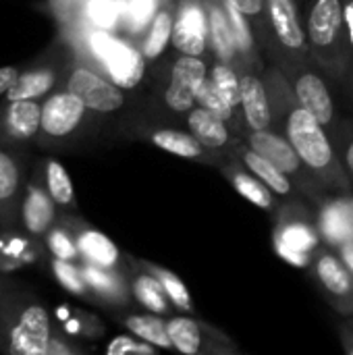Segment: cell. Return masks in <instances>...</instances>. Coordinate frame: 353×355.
<instances>
[{
    "instance_id": "cell-20",
    "label": "cell",
    "mask_w": 353,
    "mask_h": 355,
    "mask_svg": "<svg viewBox=\"0 0 353 355\" xmlns=\"http://www.w3.org/2000/svg\"><path fill=\"white\" fill-rule=\"evenodd\" d=\"M320 227L325 237L335 243L353 239V204L335 202L329 208H325L320 216Z\"/></svg>"
},
{
    "instance_id": "cell-38",
    "label": "cell",
    "mask_w": 353,
    "mask_h": 355,
    "mask_svg": "<svg viewBox=\"0 0 353 355\" xmlns=\"http://www.w3.org/2000/svg\"><path fill=\"white\" fill-rule=\"evenodd\" d=\"M225 8H227V15H229V21H231V27H233V35H235V44H237V50L243 52V54H252L254 50V40H252V31L246 23V15L241 10H237L229 0H225Z\"/></svg>"
},
{
    "instance_id": "cell-29",
    "label": "cell",
    "mask_w": 353,
    "mask_h": 355,
    "mask_svg": "<svg viewBox=\"0 0 353 355\" xmlns=\"http://www.w3.org/2000/svg\"><path fill=\"white\" fill-rule=\"evenodd\" d=\"M173 15L169 10H160L154 15L152 19V27L148 31V37L144 42V56L150 60H156L164 48L169 46V42H173Z\"/></svg>"
},
{
    "instance_id": "cell-28",
    "label": "cell",
    "mask_w": 353,
    "mask_h": 355,
    "mask_svg": "<svg viewBox=\"0 0 353 355\" xmlns=\"http://www.w3.org/2000/svg\"><path fill=\"white\" fill-rule=\"evenodd\" d=\"M210 37L214 42L216 54L227 62L235 56L237 52V44H235V35H233V27L227 15V8H218L212 6L210 8Z\"/></svg>"
},
{
    "instance_id": "cell-9",
    "label": "cell",
    "mask_w": 353,
    "mask_h": 355,
    "mask_svg": "<svg viewBox=\"0 0 353 355\" xmlns=\"http://www.w3.org/2000/svg\"><path fill=\"white\" fill-rule=\"evenodd\" d=\"M208 69L202 58L183 54L171 71V83L166 87V106L175 112H189L196 104V87L206 79Z\"/></svg>"
},
{
    "instance_id": "cell-12",
    "label": "cell",
    "mask_w": 353,
    "mask_h": 355,
    "mask_svg": "<svg viewBox=\"0 0 353 355\" xmlns=\"http://www.w3.org/2000/svg\"><path fill=\"white\" fill-rule=\"evenodd\" d=\"M58 73H60V69L56 62H50V60L35 62V64H31L19 73L17 81L12 83V87L6 92V96L2 100H40V98H46L56 87V83L60 79Z\"/></svg>"
},
{
    "instance_id": "cell-43",
    "label": "cell",
    "mask_w": 353,
    "mask_h": 355,
    "mask_svg": "<svg viewBox=\"0 0 353 355\" xmlns=\"http://www.w3.org/2000/svg\"><path fill=\"white\" fill-rule=\"evenodd\" d=\"M237 10H241L246 17H252V15H258L264 6V0H229Z\"/></svg>"
},
{
    "instance_id": "cell-1",
    "label": "cell",
    "mask_w": 353,
    "mask_h": 355,
    "mask_svg": "<svg viewBox=\"0 0 353 355\" xmlns=\"http://www.w3.org/2000/svg\"><path fill=\"white\" fill-rule=\"evenodd\" d=\"M52 320L29 287L0 272V352L48 355Z\"/></svg>"
},
{
    "instance_id": "cell-44",
    "label": "cell",
    "mask_w": 353,
    "mask_h": 355,
    "mask_svg": "<svg viewBox=\"0 0 353 355\" xmlns=\"http://www.w3.org/2000/svg\"><path fill=\"white\" fill-rule=\"evenodd\" d=\"M341 258H343V264L350 268V272L353 275V239L341 243Z\"/></svg>"
},
{
    "instance_id": "cell-26",
    "label": "cell",
    "mask_w": 353,
    "mask_h": 355,
    "mask_svg": "<svg viewBox=\"0 0 353 355\" xmlns=\"http://www.w3.org/2000/svg\"><path fill=\"white\" fill-rule=\"evenodd\" d=\"M152 144L164 152H171L181 158H198L202 154V144L196 139L193 133H183L175 129H160L152 133Z\"/></svg>"
},
{
    "instance_id": "cell-3",
    "label": "cell",
    "mask_w": 353,
    "mask_h": 355,
    "mask_svg": "<svg viewBox=\"0 0 353 355\" xmlns=\"http://www.w3.org/2000/svg\"><path fill=\"white\" fill-rule=\"evenodd\" d=\"M320 125L306 108L291 110L287 119V137L300 154L302 162L312 171H329L333 166V148Z\"/></svg>"
},
{
    "instance_id": "cell-31",
    "label": "cell",
    "mask_w": 353,
    "mask_h": 355,
    "mask_svg": "<svg viewBox=\"0 0 353 355\" xmlns=\"http://www.w3.org/2000/svg\"><path fill=\"white\" fill-rule=\"evenodd\" d=\"M83 17L100 29H112L123 17V2L119 0H85Z\"/></svg>"
},
{
    "instance_id": "cell-42",
    "label": "cell",
    "mask_w": 353,
    "mask_h": 355,
    "mask_svg": "<svg viewBox=\"0 0 353 355\" xmlns=\"http://www.w3.org/2000/svg\"><path fill=\"white\" fill-rule=\"evenodd\" d=\"M21 69L19 67H0V100L6 96V92L12 87V83L17 81Z\"/></svg>"
},
{
    "instance_id": "cell-36",
    "label": "cell",
    "mask_w": 353,
    "mask_h": 355,
    "mask_svg": "<svg viewBox=\"0 0 353 355\" xmlns=\"http://www.w3.org/2000/svg\"><path fill=\"white\" fill-rule=\"evenodd\" d=\"M196 102L208 110H212L214 114H218L221 119L229 121L233 119V106L225 100V96L216 89V85L212 83V79H202L200 85L196 87Z\"/></svg>"
},
{
    "instance_id": "cell-27",
    "label": "cell",
    "mask_w": 353,
    "mask_h": 355,
    "mask_svg": "<svg viewBox=\"0 0 353 355\" xmlns=\"http://www.w3.org/2000/svg\"><path fill=\"white\" fill-rule=\"evenodd\" d=\"M133 295L135 300L154 314H166L169 312V295L158 281L156 275H139L133 281Z\"/></svg>"
},
{
    "instance_id": "cell-7",
    "label": "cell",
    "mask_w": 353,
    "mask_h": 355,
    "mask_svg": "<svg viewBox=\"0 0 353 355\" xmlns=\"http://www.w3.org/2000/svg\"><path fill=\"white\" fill-rule=\"evenodd\" d=\"M54 225H56V202L48 193L44 181V168L33 171L21 202V229L25 231V235L37 239V237H46V233Z\"/></svg>"
},
{
    "instance_id": "cell-35",
    "label": "cell",
    "mask_w": 353,
    "mask_h": 355,
    "mask_svg": "<svg viewBox=\"0 0 353 355\" xmlns=\"http://www.w3.org/2000/svg\"><path fill=\"white\" fill-rule=\"evenodd\" d=\"M212 83L216 85V89L225 96V100L237 108L241 106V79H237V75L233 73V69L225 62H218L212 67L210 71Z\"/></svg>"
},
{
    "instance_id": "cell-45",
    "label": "cell",
    "mask_w": 353,
    "mask_h": 355,
    "mask_svg": "<svg viewBox=\"0 0 353 355\" xmlns=\"http://www.w3.org/2000/svg\"><path fill=\"white\" fill-rule=\"evenodd\" d=\"M343 15H345V29H347V35H350V42L353 46V0L343 4Z\"/></svg>"
},
{
    "instance_id": "cell-41",
    "label": "cell",
    "mask_w": 353,
    "mask_h": 355,
    "mask_svg": "<svg viewBox=\"0 0 353 355\" xmlns=\"http://www.w3.org/2000/svg\"><path fill=\"white\" fill-rule=\"evenodd\" d=\"M83 4L85 0H50L52 10L62 25H73L83 15Z\"/></svg>"
},
{
    "instance_id": "cell-24",
    "label": "cell",
    "mask_w": 353,
    "mask_h": 355,
    "mask_svg": "<svg viewBox=\"0 0 353 355\" xmlns=\"http://www.w3.org/2000/svg\"><path fill=\"white\" fill-rule=\"evenodd\" d=\"M44 181L48 187V193L56 202L58 208H73L75 206V189L73 181L67 173V168L58 160H46L44 164Z\"/></svg>"
},
{
    "instance_id": "cell-2",
    "label": "cell",
    "mask_w": 353,
    "mask_h": 355,
    "mask_svg": "<svg viewBox=\"0 0 353 355\" xmlns=\"http://www.w3.org/2000/svg\"><path fill=\"white\" fill-rule=\"evenodd\" d=\"M87 48L106 69L108 79H112L119 87L135 89L141 83L146 75V56L131 44L114 37L108 29L94 27L87 31Z\"/></svg>"
},
{
    "instance_id": "cell-4",
    "label": "cell",
    "mask_w": 353,
    "mask_h": 355,
    "mask_svg": "<svg viewBox=\"0 0 353 355\" xmlns=\"http://www.w3.org/2000/svg\"><path fill=\"white\" fill-rule=\"evenodd\" d=\"M27 187L25 158L0 144V233L21 229V202Z\"/></svg>"
},
{
    "instance_id": "cell-33",
    "label": "cell",
    "mask_w": 353,
    "mask_h": 355,
    "mask_svg": "<svg viewBox=\"0 0 353 355\" xmlns=\"http://www.w3.org/2000/svg\"><path fill=\"white\" fill-rule=\"evenodd\" d=\"M44 239H46V248H48V252L52 254V258L69 260V262H75V260L81 258L77 239H75V235H73L67 227L54 225V227L46 233Z\"/></svg>"
},
{
    "instance_id": "cell-17",
    "label": "cell",
    "mask_w": 353,
    "mask_h": 355,
    "mask_svg": "<svg viewBox=\"0 0 353 355\" xmlns=\"http://www.w3.org/2000/svg\"><path fill=\"white\" fill-rule=\"evenodd\" d=\"M268 15L281 44L289 50L306 48V33L298 21V12L285 0H268Z\"/></svg>"
},
{
    "instance_id": "cell-47",
    "label": "cell",
    "mask_w": 353,
    "mask_h": 355,
    "mask_svg": "<svg viewBox=\"0 0 353 355\" xmlns=\"http://www.w3.org/2000/svg\"><path fill=\"white\" fill-rule=\"evenodd\" d=\"M285 2H287L289 6H293V0H285ZM293 8H295V6H293Z\"/></svg>"
},
{
    "instance_id": "cell-25",
    "label": "cell",
    "mask_w": 353,
    "mask_h": 355,
    "mask_svg": "<svg viewBox=\"0 0 353 355\" xmlns=\"http://www.w3.org/2000/svg\"><path fill=\"white\" fill-rule=\"evenodd\" d=\"M169 329V337L173 341V349H177L179 354L196 355L202 349V331L200 324L191 318L179 316V318H171L166 322Z\"/></svg>"
},
{
    "instance_id": "cell-39",
    "label": "cell",
    "mask_w": 353,
    "mask_h": 355,
    "mask_svg": "<svg viewBox=\"0 0 353 355\" xmlns=\"http://www.w3.org/2000/svg\"><path fill=\"white\" fill-rule=\"evenodd\" d=\"M156 0H129L123 6V15L127 17L131 29H141L154 15Z\"/></svg>"
},
{
    "instance_id": "cell-18",
    "label": "cell",
    "mask_w": 353,
    "mask_h": 355,
    "mask_svg": "<svg viewBox=\"0 0 353 355\" xmlns=\"http://www.w3.org/2000/svg\"><path fill=\"white\" fill-rule=\"evenodd\" d=\"M187 125H189V131L196 135V139L204 148L214 150V148H223L229 141V129H227L225 119H221L218 114H214L212 110L204 106L189 110Z\"/></svg>"
},
{
    "instance_id": "cell-10",
    "label": "cell",
    "mask_w": 353,
    "mask_h": 355,
    "mask_svg": "<svg viewBox=\"0 0 353 355\" xmlns=\"http://www.w3.org/2000/svg\"><path fill=\"white\" fill-rule=\"evenodd\" d=\"M210 31V21H206L204 8L187 2L179 8V15L173 23V44L179 52L200 56L206 50Z\"/></svg>"
},
{
    "instance_id": "cell-16",
    "label": "cell",
    "mask_w": 353,
    "mask_h": 355,
    "mask_svg": "<svg viewBox=\"0 0 353 355\" xmlns=\"http://www.w3.org/2000/svg\"><path fill=\"white\" fill-rule=\"evenodd\" d=\"M241 110L246 114L248 125L258 129H268L270 125V106L266 98V89L262 81L254 75L241 77Z\"/></svg>"
},
{
    "instance_id": "cell-48",
    "label": "cell",
    "mask_w": 353,
    "mask_h": 355,
    "mask_svg": "<svg viewBox=\"0 0 353 355\" xmlns=\"http://www.w3.org/2000/svg\"><path fill=\"white\" fill-rule=\"evenodd\" d=\"M350 352H352V355H353V347H352V349H350Z\"/></svg>"
},
{
    "instance_id": "cell-32",
    "label": "cell",
    "mask_w": 353,
    "mask_h": 355,
    "mask_svg": "<svg viewBox=\"0 0 353 355\" xmlns=\"http://www.w3.org/2000/svg\"><path fill=\"white\" fill-rule=\"evenodd\" d=\"M83 270V277H85V283L89 287V291L102 295V297H119L123 293V285L121 281L114 277L112 268H102V266H96V264H89L85 262L81 266Z\"/></svg>"
},
{
    "instance_id": "cell-14",
    "label": "cell",
    "mask_w": 353,
    "mask_h": 355,
    "mask_svg": "<svg viewBox=\"0 0 353 355\" xmlns=\"http://www.w3.org/2000/svg\"><path fill=\"white\" fill-rule=\"evenodd\" d=\"M295 96L302 108H306L320 125H329L333 121V98L329 87L316 73H304L295 81Z\"/></svg>"
},
{
    "instance_id": "cell-21",
    "label": "cell",
    "mask_w": 353,
    "mask_h": 355,
    "mask_svg": "<svg viewBox=\"0 0 353 355\" xmlns=\"http://www.w3.org/2000/svg\"><path fill=\"white\" fill-rule=\"evenodd\" d=\"M243 164L248 166V171L252 175H256L260 181H264L275 193H281V196H287L291 193V181H289V175L283 173L279 166H275L268 158H264L262 154H258L256 150H248L243 152Z\"/></svg>"
},
{
    "instance_id": "cell-30",
    "label": "cell",
    "mask_w": 353,
    "mask_h": 355,
    "mask_svg": "<svg viewBox=\"0 0 353 355\" xmlns=\"http://www.w3.org/2000/svg\"><path fill=\"white\" fill-rule=\"evenodd\" d=\"M233 185L235 189L246 198L250 200L254 206L262 208V210H270L275 206V200H273V189L260 181L256 175H246V173H235L233 175Z\"/></svg>"
},
{
    "instance_id": "cell-23",
    "label": "cell",
    "mask_w": 353,
    "mask_h": 355,
    "mask_svg": "<svg viewBox=\"0 0 353 355\" xmlns=\"http://www.w3.org/2000/svg\"><path fill=\"white\" fill-rule=\"evenodd\" d=\"M125 327L139 339L146 341L158 349H173V341L169 337V329L166 322L158 316L152 314H144V316H129L125 320Z\"/></svg>"
},
{
    "instance_id": "cell-11",
    "label": "cell",
    "mask_w": 353,
    "mask_h": 355,
    "mask_svg": "<svg viewBox=\"0 0 353 355\" xmlns=\"http://www.w3.org/2000/svg\"><path fill=\"white\" fill-rule=\"evenodd\" d=\"M345 27L343 2L341 0H316L310 19H308V35L314 48L331 50L337 46L341 37V29Z\"/></svg>"
},
{
    "instance_id": "cell-13",
    "label": "cell",
    "mask_w": 353,
    "mask_h": 355,
    "mask_svg": "<svg viewBox=\"0 0 353 355\" xmlns=\"http://www.w3.org/2000/svg\"><path fill=\"white\" fill-rule=\"evenodd\" d=\"M250 148L256 150L258 154H262L264 158H268L275 166H279L287 175L300 173V168L304 164L300 154L295 152L293 144L289 141V137L285 139L268 129H258V131L252 129Z\"/></svg>"
},
{
    "instance_id": "cell-19",
    "label": "cell",
    "mask_w": 353,
    "mask_h": 355,
    "mask_svg": "<svg viewBox=\"0 0 353 355\" xmlns=\"http://www.w3.org/2000/svg\"><path fill=\"white\" fill-rule=\"evenodd\" d=\"M75 239L79 245V254L85 262L102 268H114L119 264V250L104 233L94 229H81Z\"/></svg>"
},
{
    "instance_id": "cell-22",
    "label": "cell",
    "mask_w": 353,
    "mask_h": 355,
    "mask_svg": "<svg viewBox=\"0 0 353 355\" xmlns=\"http://www.w3.org/2000/svg\"><path fill=\"white\" fill-rule=\"evenodd\" d=\"M316 272L320 283L335 295V297H347L352 293V277L350 268L341 264V260L333 254H322L316 262Z\"/></svg>"
},
{
    "instance_id": "cell-6",
    "label": "cell",
    "mask_w": 353,
    "mask_h": 355,
    "mask_svg": "<svg viewBox=\"0 0 353 355\" xmlns=\"http://www.w3.org/2000/svg\"><path fill=\"white\" fill-rule=\"evenodd\" d=\"M64 89L83 100L87 110L98 114H112L125 106V92L112 79L102 77L89 67H73L64 79Z\"/></svg>"
},
{
    "instance_id": "cell-15",
    "label": "cell",
    "mask_w": 353,
    "mask_h": 355,
    "mask_svg": "<svg viewBox=\"0 0 353 355\" xmlns=\"http://www.w3.org/2000/svg\"><path fill=\"white\" fill-rule=\"evenodd\" d=\"M316 243H318L316 233L304 223L285 225L277 237L279 254L295 266H306L310 262V252L316 248Z\"/></svg>"
},
{
    "instance_id": "cell-37",
    "label": "cell",
    "mask_w": 353,
    "mask_h": 355,
    "mask_svg": "<svg viewBox=\"0 0 353 355\" xmlns=\"http://www.w3.org/2000/svg\"><path fill=\"white\" fill-rule=\"evenodd\" d=\"M52 272L56 277V281L71 293L75 295H85L89 291L87 283H85V277H83V270L81 266H77L75 262H69V260H58V258H52Z\"/></svg>"
},
{
    "instance_id": "cell-34",
    "label": "cell",
    "mask_w": 353,
    "mask_h": 355,
    "mask_svg": "<svg viewBox=\"0 0 353 355\" xmlns=\"http://www.w3.org/2000/svg\"><path fill=\"white\" fill-rule=\"evenodd\" d=\"M152 270H154V275L158 277V281L162 283V287H164V291H166L171 304H173L177 310H181V312H191V310H193V304H191V295H189L185 283H183L175 272H171V270H166V268H156V266H152Z\"/></svg>"
},
{
    "instance_id": "cell-5",
    "label": "cell",
    "mask_w": 353,
    "mask_h": 355,
    "mask_svg": "<svg viewBox=\"0 0 353 355\" xmlns=\"http://www.w3.org/2000/svg\"><path fill=\"white\" fill-rule=\"evenodd\" d=\"M87 106L79 96L69 89H58L46 96L42 102V123L37 139L40 144H54L71 137L83 123Z\"/></svg>"
},
{
    "instance_id": "cell-8",
    "label": "cell",
    "mask_w": 353,
    "mask_h": 355,
    "mask_svg": "<svg viewBox=\"0 0 353 355\" xmlns=\"http://www.w3.org/2000/svg\"><path fill=\"white\" fill-rule=\"evenodd\" d=\"M42 123L40 100H2L0 102V144L21 146L37 139Z\"/></svg>"
},
{
    "instance_id": "cell-40",
    "label": "cell",
    "mask_w": 353,
    "mask_h": 355,
    "mask_svg": "<svg viewBox=\"0 0 353 355\" xmlns=\"http://www.w3.org/2000/svg\"><path fill=\"white\" fill-rule=\"evenodd\" d=\"M106 354L110 355H127V354H144V355H154L156 354V347L154 345H150V343H146V341H141V343H137L133 337H117V339H112V343L106 347Z\"/></svg>"
},
{
    "instance_id": "cell-46",
    "label": "cell",
    "mask_w": 353,
    "mask_h": 355,
    "mask_svg": "<svg viewBox=\"0 0 353 355\" xmlns=\"http://www.w3.org/2000/svg\"><path fill=\"white\" fill-rule=\"evenodd\" d=\"M345 162H347L350 171H352V173H353V141H352V144H350L347 152H345Z\"/></svg>"
}]
</instances>
